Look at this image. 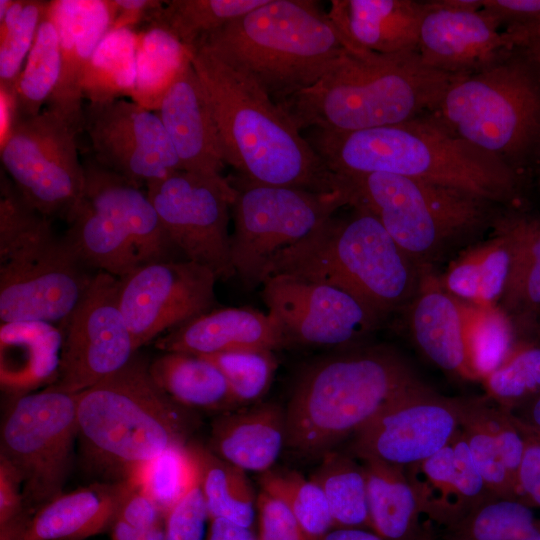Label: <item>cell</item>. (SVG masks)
I'll return each instance as SVG.
<instances>
[{
	"instance_id": "cell-41",
	"label": "cell",
	"mask_w": 540,
	"mask_h": 540,
	"mask_svg": "<svg viewBox=\"0 0 540 540\" xmlns=\"http://www.w3.org/2000/svg\"><path fill=\"white\" fill-rule=\"evenodd\" d=\"M260 484L288 507L308 540H320L334 527L325 494L312 478L292 470L270 469L261 474Z\"/></svg>"
},
{
	"instance_id": "cell-54",
	"label": "cell",
	"mask_w": 540,
	"mask_h": 540,
	"mask_svg": "<svg viewBox=\"0 0 540 540\" xmlns=\"http://www.w3.org/2000/svg\"><path fill=\"white\" fill-rule=\"evenodd\" d=\"M512 51L519 54L540 81V20L503 30Z\"/></svg>"
},
{
	"instance_id": "cell-28",
	"label": "cell",
	"mask_w": 540,
	"mask_h": 540,
	"mask_svg": "<svg viewBox=\"0 0 540 540\" xmlns=\"http://www.w3.org/2000/svg\"><path fill=\"white\" fill-rule=\"evenodd\" d=\"M286 439L285 410L262 403L222 413L212 424L208 448L244 471L262 474L272 469Z\"/></svg>"
},
{
	"instance_id": "cell-60",
	"label": "cell",
	"mask_w": 540,
	"mask_h": 540,
	"mask_svg": "<svg viewBox=\"0 0 540 540\" xmlns=\"http://www.w3.org/2000/svg\"><path fill=\"white\" fill-rule=\"evenodd\" d=\"M320 540H385L367 528L333 527Z\"/></svg>"
},
{
	"instance_id": "cell-20",
	"label": "cell",
	"mask_w": 540,
	"mask_h": 540,
	"mask_svg": "<svg viewBox=\"0 0 540 540\" xmlns=\"http://www.w3.org/2000/svg\"><path fill=\"white\" fill-rule=\"evenodd\" d=\"M261 285L262 298L281 324L288 343L349 346L380 320L355 297L328 284L274 274Z\"/></svg>"
},
{
	"instance_id": "cell-8",
	"label": "cell",
	"mask_w": 540,
	"mask_h": 540,
	"mask_svg": "<svg viewBox=\"0 0 540 540\" xmlns=\"http://www.w3.org/2000/svg\"><path fill=\"white\" fill-rule=\"evenodd\" d=\"M51 219L22 197L7 174L0 181V320L64 323L93 275L83 269Z\"/></svg>"
},
{
	"instance_id": "cell-32",
	"label": "cell",
	"mask_w": 540,
	"mask_h": 540,
	"mask_svg": "<svg viewBox=\"0 0 540 540\" xmlns=\"http://www.w3.org/2000/svg\"><path fill=\"white\" fill-rule=\"evenodd\" d=\"M364 466L371 529L385 540H431L416 491L404 467L377 460H360Z\"/></svg>"
},
{
	"instance_id": "cell-26",
	"label": "cell",
	"mask_w": 540,
	"mask_h": 540,
	"mask_svg": "<svg viewBox=\"0 0 540 540\" xmlns=\"http://www.w3.org/2000/svg\"><path fill=\"white\" fill-rule=\"evenodd\" d=\"M424 9L414 0H333L327 15L347 50L396 54L417 51Z\"/></svg>"
},
{
	"instance_id": "cell-4",
	"label": "cell",
	"mask_w": 540,
	"mask_h": 540,
	"mask_svg": "<svg viewBox=\"0 0 540 540\" xmlns=\"http://www.w3.org/2000/svg\"><path fill=\"white\" fill-rule=\"evenodd\" d=\"M421 383L404 358L383 346L315 360L299 375L285 410L286 447L302 457H323Z\"/></svg>"
},
{
	"instance_id": "cell-13",
	"label": "cell",
	"mask_w": 540,
	"mask_h": 540,
	"mask_svg": "<svg viewBox=\"0 0 540 540\" xmlns=\"http://www.w3.org/2000/svg\"><path fill=\"white\" fill-rule=\"evenodd\" d=\"M11 399L1 424L0 458L19 473L32 516L63 493L78 437L76 394L49 386Z\"/></svg>"
},
{
	"instance_id": "cell-35",
	"label": "cell",
	"mask_w": 540,
	"mask_h": 540,
	"mask_svg": "<svg viewBox=\"0 0 540 540\" xmlns=\"http://www.w3.org/2000/svg\"><path fill=\"white\" fill-rule=\"evenodd\" d=\"M190 446L197 459L210 520L220 518L252 528L257 496L246 471L218 457L208 447L196 443Z\"/></svg>"
},
{
	"instance_id": "cell-45",
	"label": "cell",
	"mask_w": 540,
	"mask_h": 540,
	"mask_svg": "<svg viewBox=\"0 0 540 540\" xmlns=\"http://www.w3.org/2000/svg\"><path fill=\"white\" fill-rule=\"evenodd\" d=\"M459 429L471 458L489 490L498 497L520 499L517 484L500 449L475 413L470 397L455 398Z\"/></svg>"
},
{
	"instance_id": "cell-33",
	"label": "cell",
	"mask_w": 540,
	"mask_h": 540,
	"mask_svg": "<svg viewBox=\"0 0 540 540\" xmlns=\"http://www.w3.org/2000/svg\"><path fill=\"white\" fill-rule=\"evenodd\" d=\"M157 386L190 410L228 412L236 409L223 373L208 359L181 352H164L149 363Z\"/></svg>"
},
{
	"instance_id": "cell-48",
	"label": "cell",
	"mask_w": 540,
	"mask_h": 540,
	"mask_svg": "<svg viewBox=\"0 0 540 540\" xmlns=\"http://www.w3.org/2000/svg\"><path fill=\"white\" fill-rule=\"evenodd\" d=\"M210 521L200 479L168 511L164 519L165 540H204Z\"/></svg>"
},
{
	"instance_id": "cell-2",
	"label": "cell",
	"mask_w": 540,
	"mask_h": 540,
	"mask_svg": "<svg viewBox=\"0 0 540 540\" xmlns=\"http://www.w3.org/2000/svg\"><path fill=\"white\" fill-rule=\"evenodd\" d=\"M188 49L213 112L226 164L238 177L315 192L346 187L264 90L203 44Z\"/></svg>"
},
{
	"instance_id": "cell-23",
	"label": "cell",
	"mask_w": 540,
	"mask_h": 540,
	"mask_svg": "<svg viewBox=\"0 0 540 540\" xmlns=\"http://www.w3.org/2000/svg\"><path fill=\"white\" fill-rule=\"evenodd\" d=\"M181 170L220 177L226 161L205 89L188 62L163 97L157 111Z\"/></svg>"
},
{
	"instance_id": "cell-17",
	"label": "cell",
	"mask_w": 540,
	"mask_h": 540,
	"mask_svg": "<svg viewBox=\"0 0 540 540\" xmlns=\"http://www.w3.org/2000/svg\"><path fill=\"white\" fill-rule=\"evenodd\" d=\"M217 280L188 259L147 263L120 278V307L136 349L211 311Z\"/></svg>"
},
{
	"instance_id": "cell-1",
	"label": "cell",
	"mask_w": 540,
	"mask_h": 540,
	"mask_svg": "<svg viewBox=\"0 0 540 540\" xmlns=\"http://www.w3.org/2000/svg\"><path fill=\"white\" fill-rule=\"evenodd\" d=\"M338 176L386 173L460 189L493 204L518 198L522 173L450 131L433 113L354 132L313 129L307 139Z\"/></svg>"
},
{
	"instance_id": "cell-37",
	"label": "cell",
	"mask_w": 540,
	"mask_h": 540,
	"mask_svg": "<svg viewBox=\"0 0 540 540\" xmlns=\"http://www.w3.org/2000/svg\"><path fill=\"white\" fill-rule=\"evenodd\" d=\"M520 499L492 496L444 528L443 540H540V521Z\"/></svg>"
},
{
	"instance_id": "cell-18",
	"label": "cell",
	"mask_w": 540,
	"mask_h": 540,
	"mask_svg": "<svg viewBox=\"0 0 540 540\" xmlns=\"http://www.w3.org/2000/svg\"><path fill=\"white\" fill-rule=\"evenodd\" d=\"M83 129L93 159L140 187L181 170L157 113L131 99L88 102L83 108Z\"/></svg>"
},
{
	"instance_id": "cell-27",
	"label": "cell",
	"mask_w": 540,
	"mask_h": 540,
	"mask_svg": "<svg viewBox=\"0 0 540 540\" xmlns=\"http://www.w3.org/2000/svg\"><path fill=\"white\" fill-rule=\"evenodd\" d=\"M408 309L411 334L424 355L448 373L477 381L466 353L462 301L424 270Z\"/></svg>"
},
{
	"instance_id": "cell-52",
	"label": "cell",
	"mask_w": 540,
	"mask_h": 540,
	"mask_svg": "<svg viewBox=\"0 0 540 540\" xmlns=\"http://www.w3.org/2000/svg\"><path fill=\"white\" fill-rule=\"evenodd\" d=\"M126 481L127 490L116 518L137 529H151L164 524L165 516L156 503L140 486Z\"/></svg>"
},
{
	"instance_id": "cell-50",
	"label": "cell",
	"mask_w": 540,
	"mask_h": 540,
	"mask_svg": "<svg viewBox=\"0 0 540 540\" xmlns=\"http://www.w3.org/2000/svg\"><path fill=\"white\" fill-rule=\"evenodd\" d=\"M257 511L259 540H308L291 511L277 497L261 490Z\"/></svg>"
},
{
	"instance_id": "cell-29",
	"label": "cell",
	"mask_w": 540,
	"mask_h": 540,
	"mask_svg": "<svg viewBox=\"0 0 540 540\" xmlns=\"http://www.w3.org/2000/svg\"><path fill=\"white\" fill-rule=\"evenodd\" d=\"M63 331L55 324L1 323L0 382L11 398L53 385L59 375Z\"/></svg>"
},
{
	"instance_id": "cell-15",
	"label": "cell",
	"mask_w": 540,
	"mask_h": 540,
	"mask_svg": "<svg viewBox=\"0 0 540 540\" xmlns=\"http://www.w3.org/2000/svg\"><path fill=\"white\" fill-rule=\"evenodd\" d=\"M147 195L173 246L218 280L235 275L229 220L236 189L230 179L183 170L151 182Z\"/></svg>"
},
{
	"instance_id": "cell-5",
	"label": "cell",
	"mask_w": 540,
	"mask_h": 540,
	"mask_svg": "<svg viewBox=\"0 0 540 540\" xmlns=\"http://www.w3.org/2000/svg\"><path fill=\"white\" fill-rule=\"evenodd\" d=\"M78 438L88 465L109 482L132 473L169 447L187 444L192 410L171 399L139 356L76 394Z\"/></svg>"
},
{
	"instance_id": "cell-44",
	"label": "cell",
	"mask_w": 540,
	"mask_h": 540,
	"mask_svg": "<svg viewBox=\"0 0 540 540\" xmlns=\"http://www.w3.org/2000/svg\"><path fill=\"white\" fill-rule=\"evenodd\" d=\"M481 382L486 397L510 411L540 393V337L517 339L505 360Z\"/></svg>"
},
{
	"instance_id": "cell-25",
	"label": "cell",
	"mask_w": 540,
	"mask_h": 540,
	"mask_svg": "<svg viewBox=\"0 0 540 540\" xmlns=\"http://www.w3.org/2000/svg\"><path fill=\"white\" fill-rule=\"evenodd\" d=\"M287 344L277 318L249 307L211 310L168 331L155 342L163 352L198 356L244 350L273 351Z\"/></svg>"
},
{
	"instance_id": "cell-10",
	"label": "cell",
	"mask_w": 540,
	"mask_h": 540,
	"mask_svg": "<svg viewBox=\"0 0 540 540\" xmlns=\"http://www.w3.org/2000/svg\"><path fill=\"white\" fill-rule=\"evenodd\" d=\"M83 166V195L64 236L80 261L123 278L147 263L169 260L175 247L147 191L93 157Z\"/></svg>"
},
{
	"instance_id": "cell-43",
	"label": "cell",
	"mask_w": 540,
	"mask_h": 540,
	"mask_svg": "<svg viewBox=\"0 0 540 540\" xmlns=\"http://www.w3.org/2000/svg\"><path fill=\"white\" fill-rule=\"evenodd\" d=\"M267 0H172L164 1L160 16L187 47L233 20L263 5Z\"/></svg>"
},
{
	"instance_id": "cell-16",
	"label": "cell",
	"mask_w": 540,
	"mask_h": 540,
	"mask_svg": "<svg viewBox=\"0 0 540 540\" xmlns=\"http://www.w3.org/2000/svg\"><path fill=\"white\" fill-rule=\"evenodd\" d=\"M119 288L120 278L103 271L93 274L64 322L59 375L50 387L77 394L118 372L136 355Z\"/></svg>"
},
{
	"instance_id": "cell-36",
	"label": "cell",
	"mask_w": 540,
	"mask_h": 540,
	"mask_svg": "<svg viewBox=\"0 0 540 540\" xmlns=\"http://www.w3.org/2000/svg\"><path fill=\"white\" fill-rule=\"evenodd\" d=\"M138 34L134 28L111 29L93 52L87 65L83 98L106 103L132 97L136 83Z\"/></svg>"
},
{
	"instance_id": "cell-31",
	"label": "cell",
	"mask_w": 540,
	"mask_h": 540,
	"mask_svg": "<svg viewBox=\"0 0 540 540\" xmlns=\"http://www.w3.org/2000/svg\"><path fill=\"white\" fill-rule=\"evenodd\" d=\"M513 240L510 276L501 298L516 335H540V212H513L499 217Z\"/></svg>"
},
{
	"instance_id": "cell-6",
	"label": "cell",
	"mask_w": 540,
	"mask_h": 540,
	"mask_svg": "<svg viewBox=\"0 0 540 540\" xmlns=\"http://www.w3.org/2000/svg\"><path fill=\"white\" fill-rule=\"evenodd\" d=\"M277 104L314 85L346 50L316 1L267 0L201 39Z\"/></svg>"
},
{
	"instance_id": "cell-61",
	"label": "cell",
	"mask_w": 540,
	"mask_h": 540,
	"mask_svg": "<svg viewBox=\"0 0 540 540\" xmlns=\"http://www.w3.org/2000/svg\"><path fill=\"white\" fill-rule=\"evenodd\" d=\"M12 2L13 0H0V18L6 14Z\"/></svg>"
},
{
	"instance_id": "cell-42",
	"label": "cell",
	"mask_w": 540,
	"mask_h": 540,
	"mask_svg": "<svg viewBox=\"0 0 540 540\" xmlns=\"http://www.w3.org/2000/svg\"><path fill=\"white\" fill-rule=\"evenodd\" d=\"M198 478L197 459L187 443L169 447L126 480L140 486L165 516Z\"/></svg>"
},
{
	"instance_id": "cell-39",
	"label": "cell",
	"mask_w": 540,
	"mask_h": 540,
	"mask_svg": "<svg viewBox=\"0 0 540 540\" xmlns=\"http://www.w3.org/2000/svg\"><path fill=\"white\" fill-rule=\"evenodd\" d=\"M59 75V35L49 6L15 86L16 119L32 117L43 110L57 86Z\"/></svg>"
},
{
	"instance_id": "cell-34",
	"label": "cell",
	"mask_w": 540,
	"mask_h": 540,
	"mask_svg": "<svg viewBox=\"0 0 540 540\" xmlns=\"http://www.w3.org/2000/svg\"><path fill=\"white\" fill-rule=\"evenodd\" d=\"M162 6L137 31L136 83L130 98L154 112L179 72L191 60L189 49L161 18Z\"/></svg>"
},
{
	"instance_id": "cell-49",
	"label": "cell",
	"mask_w": 540,
	"mask_h": 540,
	"mask_svg": "<svg viewBox=\"0 0 540 540\" xmlns=\"http://www.w3.org/2000/svg\"><path fill=\"white\" fill-rule=\"evenodd\" d=\"M30 517L19 473L0 458V540H23Z\"/></svg>"
},
{
	"instance_id": "cell-38",
	"label": "cell",
	"mask_w": 540,
	"mask_h": 540,
	"mask_svg": "<svg viewBox=\"0 0 540 540\" xmlns=\"http://www.w3.org/2000/svg\"><path fill=\"white\" fill-rule=\"evenodd\" d=\"M321 458L312 479L325 494L334 527L371 529L367 479L362 462L333 450Z\"/></svg>"
},
{
	"instance_id": "cell-46",
	"label": "cell",
	"mask_w": 540,
	"mask_h": 540,
	"mask_svg": "<svg viewBox=\"0 0 540 540\" xmlns=\"http://www.w3.org/2000/svg\"><path fill=\"white\" fill-rule=\"evenodd\" d=\"M202 357L223 373L238 406L252 404L262 398L277 367L269 350L231 351Z\"/></svg>"
},
{
	"instance_id": "cell-7",
	"label": "cell",
	"mask_w": 540,
	"mask_h": 540,
	"mask_svg": "<svg viewBox=\"0 0 540 540\" xmlns=\"http://www.w3.org/2000/svg\"><path fill=\"white\" fill-rule=\"evenodd\" d=\"M346 217H330L307 238L276 255L265 268L337 287L359 300L379 319L414 298L420 268L361 205Z\"/></svg>"
},
{
	"instance_id": "cell-53",
	"label": "cell",
	"mask_w": 540,
	"mask_h": 540,
	"mask_svg": "<svg viewBox=\"0 0 540 540\" xmlns=\"http://www.w3.org/2000/svg\"><path fill=\"white\" fill-rule=\"evenodd\" d=\"M482 10L504 29L540 20V0H482Z\"/></svg>"
},
{
	"instance_id": "cell-57",
	"label": "cell",
	"mask_w": 540,
	"mask_h": 540,
	"mask_svg": "<svg viewBox=\"0 0 540 540\" xmlns=\"http://www.w3.org/2000/svg\"><path fill=\"white\" fill-rule=\"evenodd\" d=\"M509 412L521 428L540 436V393Z\"/></svg>"
},
{
	"instance_id": "cell-47",
	"label": "cell",
	"mask_w": 540,
	"mask_h": 540,
	"mask_svg": "<svg viewBox=\"0 0 540 540\" xmlns=\"http://www.w3.org/2000/svg\"><path fill=\"white\" fill-rule=\"evenodd\" d=\"M51 1L25 0L12 25L0 30V89L13 94Z\"/></svg>"
},
{
	"instance_id": "cell-51",
	"label": "cell",
	"mask_w": 540,
	"mask_h": 540,
	"mask_svg": "<svg viewBox=\"0 0 540 540\" xmlns=\"http://www.w3.org/2000/svg\"><path fill=\"white\" fill-rule=\"evenodd\" d=\"M518 427L524 436V451L516 477L518 495L529 506L540 508V436Z\"/></svg>"
},
{
	"instance_id": "cell-9",
	"label": "cell",
	"mask_w": 540,
	"mask_h": 540,
	"mask_svg": "<svg viewBox=\"0 0 540 540\" xmlns=\"http://www.w3.org/2000/svg\"><path fill=\"white\" fill-rule=\"evenodd\" d=\"M433 114L463 140L522 173L540 144V81L511 50L457 77Z\"/></svg>"
},
{
	"instance_id": "cell-59",
	"label": "cell",
	"mask_w": 540,
	"mask_h": 540,
	"mask_svg": "<svg viewBox=\"0 0 540 540\" xmlns=\"http://www.w3.org/2000/svg\"><path fill=\"white\" fill-rule=\"evenodd\" d=\"M16 120L14 95L0 89V146L8 138Z\"/></svg>"
},
{
	"instance_id": "cell-30",
	"label": "cell",
	"mask_w": 540,
	"mask_h": 540,
	"mask_svg": "<svg viewBox=\"0 0 540 540\" xmlns=\"http://www.w3.org/2000/svg\"><path fill=\"white\" fill-rule=\"evenodd\" d=\"M127 486L106 481L58 495L30 517L23 540H83L110 530Z\"/></svg>"
},
{
	"instance_id": "cell-14",
	"label": "cell",
	"mask_w": 540,
	"mask_h": 540,
	"mask_svg": "<svg viewBox=\"0 0 540 540\" xmlns=\"http://www.w3.org/2000/svg\"><path fill=\"white\" fill-rule=\"evenodd\" d=\"M78 131L48 108L18 118L0 146L2 167L22 197L47 218L64 220L79 204L85 186Z\"/></svg>"
},
{
	"instance_id": "cell-22",
	"label": "cell",
	"mask_w": 540,
	"mask_h": 540,
	"mask_svg": "<svg viewBox=\"0 0 540 540\" xmlns=\"http://www.w3.org/2000/svg\"><path fill=\"white\" fill-rule=\"evenodd\" d=\"M50 11L60 43V75L46 108L83 130L82 84L89 60L109 32L112 0H53Z\"/></svg>"
},
{
	"instance_id": "cell-55",
	"label": "cell",
	"mask_w": 540,
	"mask_h": 540,
	"mask_svg": "<svg viewBox=\"0 0 540 540\" xmlns=\"http://www.w3.org/2000/svg\"><path fill=\"white\" fill-rule=\"evenodd\" d=\"M114 18L111 29L134 28L135 25L146 22L154 11L159 9L164 1L155 0H112Z\"/></svg>"
},
{
	"instance_id": "cell-58",
	"label": "cell",
	"mask_w": 540,
	"mask_h": 540,
	"mask_svg": "<svg viewBox=\"0 0 540 540\" xmlns=\"http://www.w3.org/2000/svg\"><path fill=\"white\" fill-rule=\"evenodd\" d=\"M110 532L111 540H165L164 524L151 529H137L115 518Z\"/></svg>"
},
{
	"instance_id": "cell-19",
	"label": "cell",
	"mask_w": 540,
	"mask_h": 540,
	"mask_svg": "<svg viewBox=\"0 0 540 540\" xmlns=\"http://www.w3.org/2000/svg\"><path fill=\"white\" fill-rule=\"evenodd\" d=\"M459 430L455 398L424 383L401 395L352 436L351 452L359 460L408 467L447 446Z\"/></svg>"
},
{
	"instance_id": "cell-62",
	"label": "cell",
	"mask_w": 540,
	"mask_h": 540,
	"mask_svg": "<svg viewBox=\"0 0 540 540\" xmlns=\"http://www.w3.org/2000/svg\"><path fill=\"white\" fill-rule=\"evenodd\" d=\"M531 163L535 164L538 168V181H539V185H540V144L533 156V159L531 161Z\"/></svg>"
},
{
	"instance_id": "cell-21",
	"label": "cell",
	"mask_w": 540,
	"mask_h": 540,
	"mask_svg": "<svg viewBox=\"0 0 540 540\" xmlns=\"http://www.w3.org/2000/svg\"><path fill=\"white\" fill-rule=\"evenodd\" d=\"M417 53L427 66L453 75L481 70L506 56L509 42L484 10H467L450 0L424 1Z\"/></svg>"
},
{
	"instance_id": "cell-63",
	"label": "cell",
	"mask_w": 540,
	"mask_h": 540,
	"mask_svg": "<svg viewBox=\"0 0 540 540\" xmlns=\"http://www.w3.org/2000/svg\"><path fill=\"white\" fill-rule=\"evenodd\" d=\"M538 337H540V335Z\"/></svg>"
},
{
	"instance_id": "cell-11",
	"label": "cell",
	"mask_w": 540,
	"mask_h": 540,
	"mask_svg": "<svg viewBox=\"0 0 540 540\" xmlns=\"http://www.w3.org/2000/svg\"><path fill=\"white\" fill-rule=\"evenodd\" d=\"M342 178L350 189V206L361 205L374 214L421 271L479 229L493 204L460 189L393 174Z\"/></svg>"
},
{
	"instance_id": "cell-24",
	"label": "cell",
	"mask_w": 540,
	"mask_h": 540,
	"mask_svg": "<svg viewBox=\"0 0 540 540\" xmlns=\"http://www.w3.org/2000/svg\"><path fill=\"white\" fill-rule=\"evenodd\" d=\"M405 469L431 527L444 529L496 496L474 465L460 430L440 451Z\"/></svg>"
},
{
	"instance_id": "cell-40",
	"label": "cell",
	"mask_w": 540,
	"mask_h": 540,
	"mask_svg": "<svg viewBox=\"0 0 540 540\" xmlns=\"http://www.w3.org/2000/svg\"><path fill=\"white\" fill-rule=\"evenodd\" d=\"M464 340L468 362L477 381L495 370L512 350L517 335L498 305L462 301Z\"/></svg>"
},
{
	"instance_id": "cell-3",
	"label": "cell",
	"mask_w": 540,
	"mask_h": 540,
	"mask_svg": "<svg viewBox=\"0 0 540 540\" xmlns=\"http://www.w3.org/2000/svg\"><path fill=\"white\" fill-rule=\"evenodd\" d=\"M459 76L427 66L417 51L346 49L314 85L278 105L300 130L354 132L435 112Z\"/></svg>"
},
{
	"instance_id": "cell-56",
	"label": "cell",
	"mask_w": 540,
	"mask_h": 540,
	"mask_svg": "<svg viewBox=\"0 0 540 540\" xmlns=\"http://www.w3.org/2000/svg\"><path fill=\"white\" fill-rule=\"evenodd\" d=\"M206 540H259V536L253 528L217 518L210 520Z\"/></svg>"
},
{
	"instance_id": "cell-12",
	"label": "cell",
	"mask_w": 540,
	"mask_h": 540,
	"mask_svg": "<svg viewBox=\"0 0 540 540\" xmlns=\"http://www.w3.org/2000/svg\"><path fill=\"white\" fill-rule=\"evenodd\" d=\"M232 205L231 259L235 274L251 286L280 252L307 238L341 207L351 203L346 187L315 192L258 184L237 177ZM346 183V182H345Z\"/></svg>"
}]
</instances>
